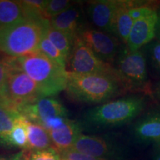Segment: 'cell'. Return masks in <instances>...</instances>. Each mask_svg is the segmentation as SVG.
<instances>
[{
    "label": "cell",
    "instance_id": "6da1fadb",
    "mask_svg": "<svg viewBox=\"0 0 160 160\" xmlns=\"http://www.w3.org/2000/svg\"><path fill=\"white\" fill-rule=\"evenodd\" d=\"M49 27V20L30 17L0 29V53L20 58L39 52L40 42Z\"/></svg>",
    "mask_w": 160,
    "mask_h": 160
},
{
    "label": "cell",
    "instance_id": "7a4b0ae2",
    "mask_svg": "<svg viewBox=\"0 0 160 160\" xmlns=\"http://www.w3.org/2000/svg\"><path fill=\"white\" fill-rule=\"evenodd\" d=\"M11 62L37 83L42 97L57 95L66 89L67 70L40 52L20 58H11Z\"/></svg>",
    "mask_w": 160,
    "mask_h": 160
},
{
    "label": "cell",
    "instance_id": "3957f363",
    "mask_svg": "<svg viewBox=\"0 0 160 160\" xmlns=\"http://www.w3.org/2000/svg\"><path fill=\"white\" fill-rule=\"evenodd\" d=\"M148 99L131 95L105 102L86 112L85 122L97 128H111L131 122L145 109Z\"/></svg>",
    "mask_w": 160,
    "mask_h": 160
},
{
    "label": "cell",
    "instance_id": "277c9868",
    "mask_svg": "<svg viewBox=\"0 0 160 160\" xmlns=\"http://www.w3.org/2000/svg\"><path fill=\"white\" fill-rule=\"evenodd\" d=\"M125 86L117 78L103 74H78L68 71L65 91L77 101L105 103L119 95Z\"/></svg>",
    "mask_w": 160,
    "mask_h": 160
},
{
    "label": "cell",
    "instance_id": "5b68a950",
    "mask_svg": "<svg viewBox=\"0 0 160 160\" xmlns=\"http://www.w3.org/2000/svg\"><path fill=\"white\" fill-rule=\"evenodd\" d=\"M11 64L12 68L6 82L5 88L0 95V105L17 111L20 106L33 102L42 97L37 83L12 62Z\"/></svg>",
    "mask_w": 160,
    "mask_h": 160
},
{
    "label": "cell",
    "instance_id": "8992f818",
    "mask_svg": "<svg viewBox=\"0 0 160 160\" xmlns=\"http://www.w3.org/2000/svg\"><path fill=\"white\" fill-rule=\"evenodd\" d=\"M68 62L69 68L68 71L71 73L78 74H103L111 76L117 78L125 85L116 68L99 59L84 43L79 36H77L73 40V48Z\"/></svg>",
    "mask_w": 160,
    "mask_h": 160
},
{
    "label": "cell",
    "instance_id": "52a82bcc",
    "mask_svg": "<svg viewBox=\"0 0 160 160\" xmlns=\"http://www.w3.org/2000/svg\"><path fill=\"white\" fill-rule=\"evenodd\" d=\"M17 111L29 121L42 126L48 132L61 126L68 119L67 109L59 100L51 97L39 98L20 106Z\"/></svg>",
    "mask_w": 160,
    "mask_h": 160
},
{
    "label": "cell",
    "instance_id": "ba28073f",
    "mask_svg": "<svg viewBox=\"0 0 160 160\" xmlns=\"http://www.w3.org/2000/svg\"><path fill=\"white\" fill-rule=\"evenodd\" d=\"M117 68L128 88H142L148 81V60L143 50L130 51L124 48L116 59Z\"/></svg>",
    "mask_w": 160,
    "mask_h": 160
},
{
    "label": "cell",
    "instance_id": "9c48e42d",
    "mask_svg": "<svg viewBox=\"0 0 160 160\" xmlns=\"http://www.w3.org/2000/svg\"><path fill=\"white\" fill-rule=\"evenodd\" d=\"M77 36L99 59L109 64L117 59L122 49L117 37L99 30L82 28Z\"/></svg>",
    "mask_w": 160,
    "mask_h": 160
},
{
    "label": "cell",
    "instance_id": "30bf717a",
    "mask_svg": "<svg viewBox=\"0 0 160 160\" xmlns=\"http://www.w3.org/2000/svg\"><path fill=\"white\" fill-rule=\"evenodd\" d=\"M157 8L153 7L133 22L126 47L130 51L141 50L157 37Z\"/></svg>",
    "mask_w": 160,
    "mask_h": 160
},
{
    "label": "cell",
    "instance_id": "8fae6325",
    "mask_svg": "<svg viewBox=\"0 0 160 160\" xmlns=\"http://www.w3.org/2000/svg\"><path fill=\"white\" fill-rule=\"evenodd\" d=\"M122 1L97 0L91 2L88 8V14L92 23L99 31L115 36V20Z\"/></svg>",
    "mask_w": 160,
    "mask_h": 160
},
{
    "label": "cell",
    "instance_id": "7c38bea8",
    "mask_svg": "<svg viewBox=\"0 0 160 160\" xmlns=\"http://www.w3.org/2000/svg\"><path fill=\"white\" fill-rule=\"evenodd\" d=\"M133 135L139 143L160 145V110L146 112L134 123Z\"/></svg>",
    "mask_w": 160,
    "mask_h": 160
},
{
    "label": "cell",
    "instance_id": "4fadbf2b",
    "mask_svg": "<svg viewBox=\"0 0 160 160\" xmlns=\"http://www.w3.org/2000/svg\"><path fill=\"white\" fill-rule=\"evenodd\" d=\"M72 149L91 157L104 159H107V158L112 157L116 154L114 146L106 139L82 133L75 141Z\"/></svg>",
    "mask_w": 160,
    "mask_h": 160
},
{
    "label": "cell",
    "instance_id": "5bb4252c",
    "mask_svg": "<svg viewBox=\"0 0 160 160\" xmlns=\"http://www.w3.org/2000/svg\"><path fill=\"white\" fill-rule=\"evenodd\" d=\"M52 145L59 153L72 148L78 137L80 128L74 121L68 119L65 123L48 132Z\"/></svg>",
    "mask_w": 160,
    "mask_h": 160
},
{
    "label": "cell",
    "instance_id": "9a60e30c",
    "mask_svg": "<svg viewBox=\"0 0 160 160\" xmlns=\"http://www.w3.org/2000/svg\"><path fill=\"white\" fill-rule=\"evenodd\" d=\"M80 19V9L74 4L59 15L52 18L49 21V25L53 28L63 32L74 39L81 30L79 27Z\"/></svg>",
    "mask_w": 160,
    "mask_h": 160
},
{
    "label": "cell",
    "instance_id": "2e32d148",
    "mask_svg": "<svg viewBox=\"0 0 160 160\" xmlns=\"http://www.w3.org/2000/svg\"><path fill=\"white\" fill-rule=\"evenodd\" d=\"M30 17H40L33 14L22 1L0 0V24L2 27Z\"/></svg>",
    "mask_w": 160,
    "mask_h": 160
},
{
    "label": "cell",
    "instance_id": "e0dca14e",
    "mask_svg": "<svg viewBox=\"0 0 160 160\" xmlns=\"http://www.w3.org/2000/svg\"><path fill=\"white\" fill-rule=\"evenodd\" d=\"M136 3V1L122 0L116 17L114 25L115 37H117L122 43L125 45H127L128 39L133 24V20L130 14V10Z\"/></svg>",
    "mask_w": 160,
    "mask_h": 160
},
{
    "label": "cell",
    "instance_id": "ac0fdd59",
    "mask_svg": "<svg viewBox=\"0 0 160 160\" xmlns=\"http://www.w3.org/2000/svg\"><path fill=\"white\" fill-rule=\"evenodd\" d=\"M28 151H36L48 149L52 145L49 133L39 124L27 121Z\"/></svg>",
    "mask_w": 160,
    "mask_h": 160
},
{
    "label": "cell",
    "instance_id": "d6986e66",
    "mask_svg": "<svg viewBox=\"0 0 160 160\" xmlns=\"http://www.w3.org/2000/svg\"><path fill=\"white\" fill-rule=\"evenodd\" d=\"M21 114L0 105V145L9 146V137L16 120Z\"/></svg>",
    "mask_w": 160,
    "mask_h": 160
},
{
    "label": "cell",
    "instance_id": "ffe728a7",
    "mask_svg": "<svg viewBox=\"0 0 160 160\" xmlns=\"http://www.w3.org/2000/svg\"><path fill=\"white\" fill-rule=\"evenodd\" d=\"M46 35L68 62L74 39L63 32L53 28L50 25L46 32Z\"/></svg>",
    "mask_w": 160,
    "mask_h": 160
},
{
    "label": "cell",
    "instance_id": "44dd1931",
    "mask_svg": "<svg viewBox=\"0 0 160 160\" xmlns=\"http://www.w3.org/2000/svg\"><path fill=\"white\" fill-rule=\"evenodd\" d=\"M28 119L20 115L16 120V123L9 137V147L20 148L28 150Z\"/></svg>",
    "mask_w": 160,
    "mask_h": 160
},
{
    "label": "cell",
    "instance_id": "7402d4cb",
    "mask_svg": "<svg viewBox=\"0 0 160 160\" xmlns=\"http://www.w3.org/2000/svg\"><path fill=\"white\" fill-rule=\"evenodd\" d=\"M39 52L42 53L44 56L48 58L49 59H51L53 62L57 64L58 65L61 66V67L64 68H66L67 60L62 55V53L55 47L54 45L50 41L47 37V35H46V33L43 36L41 42H40Z\"/></svg>",
    "mask_w": 160,
    "mask_h": 160
},
{
    "label": "cell",
    "instance_id": "603a6c76",
    "mask_svg": "<svg viewBox=\"0 0 160 160\" xmlns=\"http://www.w3.org/2000/svg\"><path fill=\"white\" fill-rule=\"evenodd\" d=\"M144 48L146 58L148 59L153 71L160 76V41L154 39Z\"/></svg>",
    "mask_w": 160,
    "mask_h": 160
},
{
    "label": "cell",
    "instance_id": "cb8c5ba5",
    "mask_svg": "<svg viewBox=\"0 0 160 160\" xmlns=\"http://www.w3.org/2000/svg\"><path fill=\"white\" fill-rule=\"evenodd\" d=\"M73 5L74 2L69 0H50L45 11V19L50 21Z\"/></svg>",
    "mask_w": 160,
    "mask_h": 160
},
{
    "label": "cell",
    "instance_id": "d4e9b609",
    "mask_svg": "<svg viewBox=\"0 0 160 160\" xmlns=\"http://www.w3.org/2000/svg\"><path fill=\"white\" fill-rule=\"evenodd\" d=\"M28 159V160H62L59 152L53 147L42 151H31Z\"/></svg>",
    "mask_w": 160,
    "mask_h": 160
},
{
    "label": "cell",
    "instance_id": "484cf974",
    "mask_svg": "<svg viewBox=\"0 0 160 160\" xmlns=\"http://www.w3.org/2000/svg\"><path fill=\"white\" fill-rule=\"evenodd\" d=\"M12 68L11 57H0V95L5 88L6 82Z\"/></svg>",
    "mask_w": 160,
    "mask_h": 160
},
{
    "label": "cell",
    "instance_id": "4316f807",
    "mask_svg": "<svg viewBox=\"0 0 160 160\" xmlns=\"http://www.w3.org/2000/svg\"><path fill=\"white\" fill-rule=\"evenodd\" d=\"M59 153L61 155L62 160H107L91 157V156L80 153V152L72 148L67 150L65 151L61 152Z\"/></svg>",
    "mask_w": 160,
    "mask_h": 160
},
{
    "label": "cell",
    "instance_id": "83f0119b",
    "mask_svg": "<svg viewBox=\"0 0 160 160\" xmlns=\"http://www.w3.org/2000/svg\"><path fill=\"white\" fill-rule=\"evenodd\" d=\"M158 13V21H157V38L160 41V8L157 9Z\"/></svg>",
    "mask_w": 160,
    "mask_h": 160
},
{
    "label": "cell",
    "instance_id": "f1b7e54d",
    "mask_svg": "<svg viewBox=\"0 0 160 160\" xmlns=\"http://www.w3.org/2000/svg\"><path fill=\"white\" fill-rule=\"evenodd\" d=\"M11 160H28V157L25 155V153H20L19 154H17L14 157H13Z\"/></svg>",
    "mask_w": 160,
    "mask_h": 160
},
{
    "label": "cell",
    "instance_id": "f546056e",
    "mask_svg": "<svg viewBox=\"0 0 160 160\" xmlns=\"http://www.w3.org/2000/svg\"><path fill=\"white\" fill-rule=\"evenodd\" d=\"M152 160H160V145L157 146L153 153Z\"/></svg>",
    "mask_w": 160,
    "mask_h": 160
},
{
    "label": "cell",
    "instance_id": "4dcf8cb0",
    "mask_svg": "<svg viewBox=\"0 0 160 160\" xmlns=\"http://www.w3.org/2000/svg\"><path fill=\"white\" fill-rule=\"evenodd\" d=\"M155 96L159 100H160V83L157 84L154 90Z\"/></svg>",
    "mask_w": 160,
    "mask_h": 160
},
{
    "label": "cell",
    "instance_id": "1f68e13d",
    "mask_svg": "<svg viewBox=\"0 0 160 160\" xmlns=\"http://www.w3.org/2000/svg\"><path fill=\"white\" fill-rule=\"evenodd\" d=\"M0 160H7V159H5V158H2V157H0Z\"/></svg>",
    "mask_w": 160,
    "mask_h": 160
},
{
    "label": "cell",
    "instance_id": "d6a6232c",
    "mask_svg": "<svg viewBox=\"0 0 160 160\" xmlns=\"http://www.w3.org/2000/svg\"><path fill=\"white\" fill-rule=\"evenodd\" d=\"M2 25L1 24H0V29H1V28H2Z\"/></svg>",
    "mask_w": 160,
    "mask_h": 160
}]
</instances>
